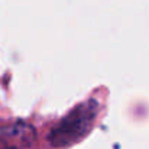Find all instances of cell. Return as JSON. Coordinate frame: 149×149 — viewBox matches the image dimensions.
Wrapping results in <instances>:
<instances>
[{
	"label": "cell",
	"instance_id": "6da1fadb",
	"mask_svg": "<svg viewBox=\"0 0 149 149\" xmlns=\"http://www.w3.org/2000/svg\"><path fill=\"white\" fill-rule=\"evenodd\" d=\"M99 104L94 100H88L77 106L49 135V142L54 146H68L81 138H84L97 116Z\"/></svg>",
	"mask_w": 149,
	"mask_h": 149
},
{
	"label": "cell",
	"instance_id": "7a4b0ae2",
	"mask_svg": "<svg viewBox=\"0 0 149 149\" xmlns=\"http://www.w3.org/2000/svg\"><path fill=\"white\" fill-rule=\"evenodd\" d=\"M3 149H16V148H3Z\"/></svg>",
	"mask_w": 149,
	"mask_h": 149
}]
</instances>
